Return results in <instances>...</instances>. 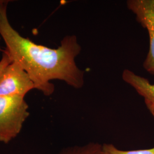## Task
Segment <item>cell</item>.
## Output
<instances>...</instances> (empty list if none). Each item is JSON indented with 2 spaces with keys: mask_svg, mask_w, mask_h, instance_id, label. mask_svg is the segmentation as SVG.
<instances>
[{
  "mask_svg": "<svg viewBox=\"0 0 154 154\" xmlns=\"http://www.w3.org/2000/svg\"><path fill=\"white\" fill-rule=\"evenodd\" d=\"M9 1L0 2V34L6 44L4 50L12 62L19 63L33 81L35 88L49 96L54 91L50 81L58 79L75 88L84 85V72L75 59L81 51L75 35H67L57 49L36 44L22 37L10 24L7 17Z\"/></svg>",
  "mask_w": 154,
  "mask_h": 154,
  "instance_id": "6da1fadb",
  "label": "cell"
},
{
  "mask_svg": "<svg viewBox=\"0 0 154 154\" xmlns=\"http://www.w3.org/2000/svg\"><path fill=\"white\" fill-rule=\"evenodd\" d=\"M23 97H0V142L8 144L18 135L30 115Z\"/></svg>",
  "mask_w": 154,
  "mask_h": 154,
  "instance_id": "7a4b0ae2",
  "label": "cell"
},
{
  "mask_svg": "<svg viewBox=\"0 0 154 154\" xmlns=\"http://www.w3.org/2000/svg\"><path fill=\"white\" fill-rule=\"evenodd\" d=\"M35 88L33 81L22 66L12 62L0 74V97L19 95L25 97Z\"/></svg>",
  "mask_w": 154,
  "mask_h": 154,
  "instance_id": "3957f363",
  "label": "cell"
},
{
  "mask_svg": "<svg viewBox=\"0 0 154 154\" xmlns=\"http://www.w3.org/2000/svg\"><path fill=\"white\" fill-rule=\"evenodd\" d=\"M127 5L136 15L137 21L148 31L149 49L143 66L154 75V0H129Z\"/></svg>",
  "mask_w": 154,
  "mask_h": 154,
  "instance_id": "277c9868",
  "label": "cell"
},
{
  "mask_svg": "<svg viewBox=\"0 0 154 154\" xmlns=\"http://www.w3.org/2000/svg\"><path fill=\"white\" fill-rule=\"evenodd\" d=\"M122 78L143 97L147 108L154 118V84L128 69L123 70Z\"/></svg>",
  "mask_w": 154,
  "mask_h": 154,
  "instance_id": "5b68a950",
  "label": "cell"
},
{
  "mask_svg": "<svg viewBox=\"0 0 154 154\" xmlns=\"http://www.w3.org/2000/svg\"><path fill=\"white\" fill-rule=\"evenodd\" d=\"M58 154H102V144L90 142L62 150Z\"/></svg>",
  "mask_w": 154,
  "mask_h": 154,
  "instance_id": "8992f818",
  "label": "cell"
},
{
  "mask_svg": "<svg viewBox=\"0 0 154 154\" xmlns=\"http://www.w3.org/2000/svg\"><path fill=\"white\" fill-rule=\"evenodd\" d=\"M102 154H154V147L137 150H122L111 143L102 144Z\"/></svg>",
  "mask_w": 154,
  "mask_h": 154,
  "instance_id": "52a82bcc",
  "label": "cell"
},
{
  "mask_svg": "<svg viewBox=\"0 0 154 154\" xmlns=\"http://www.w3.org/2000/svg\"><path fill=\"white\" fill-rule=\"evenodd\" d=\"M11 62L12 61L9 55L8 54V53L6 52L4 50L2 59L0 61V74L2 73V72H3V70H4L6 67L8 65H9Z\"/></svg>",
  "mask_w": 154,
  "mask_h": 154,
  "instance_id": "ba28073f",
  "label": "cell"
},
{
  "mask_svg": "<svg viewBox=\"0 0 154 154\" xmlns=\"http://www.w3.org/2000/svg\"><path fill=\"white\" fill-rule=\"evenodd\" d=\"M2 0H0V2H2Z\"/></svg>",
  "mask_w": 154,
  "mask_h": 154,
  "instance_id": "9c48e42d",
  "label": "cell"
},
{
  "mask_svg": "<svg viewBox=\"0 0 154 154\" xmlns=\"http://www.w3.org/2000/svg\"><path fill=\"white\" fill-rule=\"evenodd\" d=\"M0 50H2V49H1V48H0Z\"/></svg>",
  "mask_w": 154,
  "mask_h": 154,
  "instance_id": "30bf717a",
  "label": "cell"
}]
</instances>
